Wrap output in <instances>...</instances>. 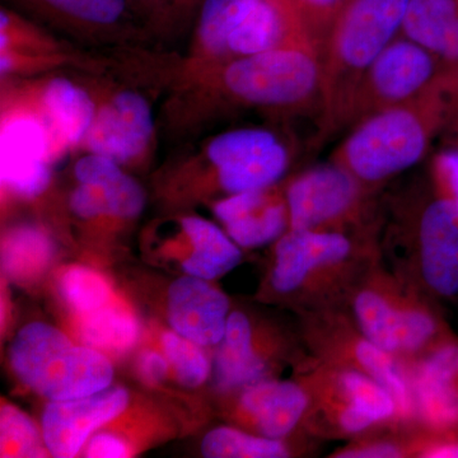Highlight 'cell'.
I'll use <instances>...</instances> for the list:
<instances>
[{"label":"cell","mask_w":458,"mask_h":458,"mask_svg":"<svg viewBox=\"0 0 458 458\" xmlns=\"http://www.w3.org/2000/svg\"><path fill=\"white\" fill-rule=\"evenodd\" d=\"M381 236L391 270L438 304L458 297V201L433 188L411 185L385 199Z\"/></svg>","instance_id":"6da1fadb"},{"label":"cell","mask_w":458,"mask_h":458,"mask_svg":"<svg viewBox=\"0 0 458 458\" xmlns=\"http://www.w3.org/2000/svg\"><path fill=\"white\" fill-rule=\"evenodd\" d=\"M381 256L378 236L288 229L274 242L267 293L297 315L343 309Z\"/></svg>","instance_id":"7a4b0ae2"},{"label":"cell","mask_w":458,"mask_h":458,"mask_svg":"<svg viewBox=\"0 0 458 458\" xmlns=\"http://www.w3.org/2000/svg\"><path fill=\"white\" fill-rule=\"evenodd\" d=\"M186 87L262 110H321V51L309 32L264 53L198 69H180Z\"/></svg>","instance_id":"3957f363"},{"label":"cell","mask_w":458,"mask_h":458,"mask_svg":"<svg viewBox=\"0 0 458 458\" xmlns=\"http://www.w3.org/2000/svg\"><path fill=\"white\" fill-rule=\"evenodd\" d=\"M445 69L417 98L355 125L331 162L376 192L418 165L445 123Z\"/></svg>","instance_id":"277c9868"},{"label":"cell","mask_w":458,"mask_h":458,"mask_svg":"<svg viewBox=\"0 0 458 458\" xmlns=\"http://www.w3.org/2000/svg\"><path fill=\"white\" fill-rule=\"evenodd\" d=\"M410 0H344L321 45V137L340 129L352 89L396 38Z\"/></svg>","instance_id":"5b68a950"},{"label":"cell","mask_w":458,"mask_h":458,"mask_svg":"<svg viewBox=\"0 0 458 458\" xmlns=\"http://www.w3.org/2000/svg\"><path fill=\"white\" fill-rule=\"evenodd\" d=\"M345 309L376 345L403 363L451 333L438 304L400 279L382 256L352 286Z\"/></svg>","instance_id":"8992f818"},{"label":"cell","mask_w":458,"mask_h":458,"mask_svg":"<svg viewBox=\"0 0 458 458\" xmlns=\"http://www.w3.org/2000/svg\"><path fill=\"white\" fill-rule=\"evenodd\" d=\"M295 377L309 391L306 433L322 443L348 442L399 419L394 394L373 379L343 367L313 361Z\"/></svg>","instance_id":"52a82bcc"},{"label":"cell","mask_w":458,"mask_h":458,"mask_svg":"<svg viewBox=\"0 0 458 458\" xmlns=\"http://www.w3.org/2000/svg\"><path fill=\"white\" fill-rule=\"evenodd\" d=\"M9 361L18 379L50 401L89 396L113 381L110 360L98 349L74 345L42 322L23 327L12 342Z\"/></svg>","instance_id":"ba28073f"},{"label":"cell","mask_w":458,"mask_h":458,"mask_svg":"<svg viewBox=\"0 0 458 458\" xmlns=\"http://www.w3.org/2000/svg\"><path fill=\"white\" fill-rule=\"evenodd\" d=\"M289 229L382 236L385 199L334 164L318 165L285 185Z\"/></svg>","instance_id":"9c48e42d"},{"label":"cell","mask_w":458,"mask_h":458,"mask_svg":"<svg viewBox=\"0 0 458 458\" xmlns=\"http://www.w3.org/2000/svg\"><path fill=\"white\" fill-rule=\"evenodd\" d=\"M53 126L30 83L4 86L0 116L2 186L17 198L35 199L47 191L50 167L62 158Z\"/></svg>","instance_id":"30bf717a"},{"label":"cell","mask_w":458,"mask_h":458,"mask_svg":"<svg viewBox=\"0 0 458 458\" xmlns=\"http://www.w3.org/2000/svg\"><path fill=\"white\" fill-rule=\"evenodd\" d=\"M298 325L312 358L372 377L394 394L399 420H418L405 363L376 345L345 307L302 313Z\"/></svg>","instance_id":"8fae6325"},{"label":"cell","mask_w":458,"mask_h":458,"mask_svg":"<svg viewBox=\"0 0 458 458\" xmlns=\"http://www.w3.org/2000/svg\"><path fill=\"white\" fill-rule=\"evenodd\" d=\"M445 65L426 47L396 36L358 81L344 108L339 131L417 98Z\"/></svg>","instance_id":"7c38bea8"},{"label":"cell","mask_w":458,"mask_h":458,"mask_svg":"<svg viewBox=\"0 0 458 458\" xmlns=\"http://www.w3.org/2000/svg\"><path fill=\"white\" fill-rule=\"evenodd\" d=\"M204 161L216 186L228 195L276 185L291 165V153L273 131L234 129L204 146Z\"/></svg>","instance_id":"4fadbf2b"},{"label":"cell","mask_w":458,"mask_h":458,"mask_svg":"<svg viewBox=\"0 0 458 458\" xmlns=\"http://www.w3.org/2000/svg\"><path fill=\"white\" fill-rule=\"evenodd\" d=\"M156 144L155 119L146 96L119 89L98 98L95 120L80 149L132 165L149 155Z\"/></svg>","instance_id":"5bb4252c"},{"label":"cell","mask_w":458,"mask_h":458,"mask_svg":"<svg viewBox=\"0 0 458 458\" xmlns=\"http://www.w3.org/2000/svg\"><path fill=\"white\" fill-rule=\"evenodd\" d=\"M405 366L418 421L458 429V337L447 334Z\"/></svg>","instance_id":"9a60e30c"},{"label":"cell","mask_w":458,"mask_h":458,"mask_svg":"<svg viewBox=\"0 0 458 458\" xmlns=\"http://www.w3.org/2000/svg\"><path fill=\"white\" fill-rule=\"evenodd\" d=\"M227 394L236 399L238 420L252 432L276 439L309 436L304 429L309 391L298 377L288 381L262 379Z\"/></svg>","instance_id":"2e32d148"},{"label":"cell","mask_w":458,"mask_h":458,"mask_svg":"<svg viewBox=\"0 0 458 458\" xmlns=\"http://www.w3.org/2000/svg\"><path fill=\"white\" fill-rule=\"evenodd\" d=\"M129 403L128 391L114 387L89 396L51 401L42 415V437L51 456L74 457L90 433L119 417Z\"/></svg>","instance_id":"e0dca14e"},{"label":"cell","mask_w":458,"mask_h":458,"mask_svg":"<svg viewBox=\"0 0 458 458\" xmlns=\"http://www.w3.org/2000/svg\"><path fill=\"white\" fill-rule=\"evenodd\" d=\"M213 210L241 249L274 243L291 228L285 189L276 185L228 195Z\"/></svg>","instance_id":"ac0fdd59"},{"label":"cell","mask_w":458,"mask_h":458,"mask_svg":"<svg viewBox=\"0 0 458 458\" xmlns=\"http://www.w3.org/2000/svg\"><path fill=\"white\" fill-rule=\"evenodd\" d=\"M229 313L227 295L208 280L185 276L170 286L167 316L172 330L200 346L222 342Z\"/></svg>","instance_id":"d6986e66"},{"label":"cell","mask_w":458,"mask_h":458,"mask_svg":"<svg viewBox=\"0 0 458 458\" xmlns=\"http://www.w3.org/2000/svg\"><path fill=\"white\" fill-rule=\"evenodd\" d=\"M54 25L87 38H125L135 30L138 14L131 0H18Z\"/></svg>","instance_id":"ffe728a7"},{"label":"cell","mask_w":458,"mask_h":458,"mask_svg":"<svg viewBox=\"0 0 458 458\" xmlns=\"http://www.w3.org/2000/svg\"><path fill=\"white\" fill-rule=\"evenodd\" d=\"M69 53L38 26L8 8L0 11V73L2 78L31 75L73 64Z\"/></svg>","instance_id":"44dd1931"},{"label":"cell","mask_w":458,"mask_h":458,"mask_svg":"<svg viewBox=\"0 0 458 458\" xmlns=\"http://www.w3.org/2000/svg\"><path fill=\"white\" fill-rule=\"evenodd\" d=\"M30 87L65 153L80 149L95 120L98 96L65 77L36 81Z\"/></svg>","instance_id":"7402d4cb"},{"label":"cell","mask_w":458,"mask_h":458,"mask_svg":"<svg viewBox=\"0 0 458 458\" xmlns=\"http://www.w3.org/2000/svg\"><path fill=\"white\" fill-rule=\"evenodd\" d=\"M400 33L445 64H458V0H410Z\"/></svg>","instance_id":"603a6c76"},{"label":"cell","mask_w":458,"mask_h":458,"mask_svg":"<svg viewBox=\"0 0 458 458\" xmlns=\"http://www.w3.org/2000/svg\"><path fill=\"white\" fill-rule=\"evenodd\" d=\"M322 442L310 436L276 439L232 427L210 430L201 443L208 458H288L316 456Z\"/></svg>","instance_id":"cb8c5ba5"},{"label":"cell","mask_w":458,"mask_h":458,"mask_svg":"<svg viewBox=\"0 0 458 458\" xmlns=\"http://www.w3.org/2000/svg\"><path fill=\"white\" fill-rule=\"evenodd\" d=\"M249 0H203L188 59L181 69H198L231 59L229 33Z\"/></svg>","instance_id":"d4e9b609"},{"label":"cell","mask_w":458,"mask_h":458,"mask_svg":"<svg viewBox=\"0 0 458 458\" xmlns=\"http://www.w3.org/2000/svg\"><path fill=\"white\" fill-rule=\"evenodd\" d=\"M181 227L191 242V255L183 261L188 276L213 280L233 270L242 261L241 247L232 241L227 232L203 218L188 216Z\"/></svg>","instance_id":"484cf974"},{"label":"cell","mask_w":458,"mask_h":458,"mask_svg":"<svg viewBox=\"0 0 458 458\" xmlns=\"http://www.w3.org/2000/svg\"><path fill=\"white\" fill-rule=\"evenodd\" d=\"M424 424L394 420L373 428L331 452L330 458H419Z\"/></svg>","instance_id":"4316f807"},{"label":"cell","mask_w":458,"mask_h":458,"mask_svg":"<svg viewBox=\"0 0 458 458\" xmlns=\"http://www.w3.org/2000/svg\"><path fill=\"white\" fill-rule=\"evenodd\" d=\"M54 256V246L44 229L20 225L11 229L3 241V270L9 279L29 283L47 269Z\"/></svg>","instance_id":"83f0119b"},{"label":"cell","mask_w":458,"mask_h":458,"mask_svg":"<svg viewBox=\"0 0 458 458\" xmlns=\"http://www.w3.org/2000/svg\"><path fill=\"white\" fill-rule=\"evenodd\" d=\"M78 336L83 345L119 354L135 345L140 336V325L128 310L108 303L81 316Z\"/></svg>","instance_id":"f1b7e54d"},{"label":"cell","mask_w":458,"mask_h":458,"mask_svg":"<svg viewBox=\"0 0 458 458\" xmlns=\"http://www.w3.org/2000/svg\"><path fill=\"white\" fill-rule=\"evenodd\" d=\"M59 291L68 306L78 316L96 311L111 302V289L106 279L98 271L83 267H72L63 271Z\"/></svg>","instance_id":"f546056e"},{"label":"cell","mask_w":458,"mask_h":458,"mask_svg":"<svg viewBox=\"0 0 458 458\" xmlns=\"http://www.w3.org/2000/svg\"><path fill=\"white\" fill-rule=\"evenodd\" d=\"M44 437L31 419L12 405L0 412V452L2 457H45Z\"/></svg>","instance_id":"4dcf8cb0"},{"label":"cell","mask_w":458,"mask_h":458,"mask_svg":"<svg viewBox=\"0 0 458 458\" xmlns=\"http://www.w3.org/2000/svg\"><path fill=\"white\" fill-rule=\"evenodd\" d=\"M162 346L181 385L198 387L207 381L210 361L199 344L168 331L162 336Z\"/></svg>","instance_id":"1f68e13d"},{"label":"cell","mask_w":458,"mask_h":458,"mask_svg":"<svg viewBox=\"0 0 458 458\" xmlns=\"http://www.w3.org/2000/svg\"><path fill=\"white\" fill-rule=\"evenodd\" d=\"M344 0H297L307 30L318 42L319 51Z\"/></svg>","instance_id":"d6a6232c"},{"label":"cell","mask_w":458,"mask_h":458,"mask_svg":"<svg viewBox=\"0 0 458 458\" xmlns=\"http://www.w3.org/2000/svg\"><path fill=\"white\" fill-rule=\"evenodd\" d=\"M429 181L437 191L458 201V147L448 148L434 157Z\"/></svg>","instance_id":"836d02e7"},{"label":"cell","mask_w":458,"mask_h":458,"mask_svg":"<svg viewBox=\"0 0 458 458\" xmlns=\"http://www.w3.org/2000/svg\"><path fill=\"white\" fill-rule=\"evenodd\" d=\"M445 113L442 131H447L451 141L458 147V64L445 69Z\"/></svg>","instance_id":"e575fe53"},{"label":"cell","mask_w":458,"mask_h":458,"mask_svg":"<svg viewBox=\"0 0 458 458\" xmlns=\"http://www.w3.org/2000/svg\"><path fill=\"white\" fill-rule=\"evenodd\" d=\"M126 456H129L128 445L114 434H98L90 439L86 448V457L123 458Z\"/></svg>","instance_id":"d590c367"},{"label":"cell","mask_w":458,"mask_h":458,"mask_svg":"<svg viewBox=\"0 0 458 458\" xmlns=\"http://www.w3.org/2000/svg\"><path fill=\"white\" fill-rule=\"evenodd\" d=\"M168 363L165 355L159 354L155 351L141 352L138 358V373L147 384H161L168 373Z\"/></svg>","instance_id":"8d00e7d4"},{"label":"cell","mask_w":458,"mask_h":458,"mask_svg":"<svg viewBox=\"0 0 458 458\" xmlns=\"http://www.w3.org/2000/svg\"><path fill=\"white\" fill-rule=\"evenodd\" d=\"M201 3L203 0H165V27L185 22Z\"/></svg>","instance_id":"74e56055"},{"label":"cell","mask_w":458,"mask_h":458,"mask_svg":"<svg viewBox=\"0 0 458 458\" xmlns=\"http://www.w3.org/2000/svg\"><path fill=\"white\" fill-rule=\"evenodd\" d=\"M138 17L157 27L164 26L165 20V0H131Z\"/></svg>","instance_id":"f35d334b"}]
</instances>
